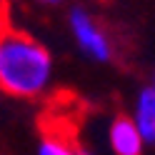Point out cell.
<instances>
[{
	"label": "cell",
	"instance_id": "52a82bcc",
	"mask_svg": "<svg viewBox=\"0 0 155 155\" xmlns=\"http://www.w3.org/2000/svg\"><path fill=\"white\" fill-rule=\"evenodd\" d=\"M75 155H93L88 148H83V145H78V148H75Z\"/></svg>",
	"mask_w": 155,
	"mask_h": 155
},
{
	"label": "cell",
	"instance_id": "9c48e42d",
	"mask_svg": "<svg viewBox=\"0 0 155 155\" xmlns=\"http://www.w3.org/2000/svg\"><path fill=\"white\" fill-rule=\"evenodd\" d=\"M148 88H150V90H153V93H155V70H153V83H150V85H148Z\"/></svg>",
	"mask_w": 155,
	"mask_h": 155
},
{
	"label": "cell",
	"instance_id": "3957f363",
	"mask_svg": "<svg viewBox=\"0 0 155 155\" xmlns=\"http://www.w3.org/2000/svg\"><path fill=\"white\" fill-rule=\"evenodd\" d=\"M108 143L115 155H143L145 150V140L140 138V130L135 128L130 115H118L110 123Z\"/></svg>",
	"mask_w": 155,
	"mask_h": 155
},
{
	"label": "cell",
	"instance_id": "ba28073f",
	"mask_svg": "<svg viewBox=\"0 0 155 155\" xmlns=\"http://www.w3.org/2000/svg\"><path fill=\"white\" fill-rule=\"evenodd\" d=\"M38 3H43V5H60L63 0H38Z\"/></svg>",
	"mask_w": 155,
	"mask_h": 155
},
{
	"label": "cell",
	"instance_id": "8992f818",
	"mask_svg": "<svg viewBox=\"0 0 155 155\" xmlns=\"http://www.w3.org/2000/svg\"><path fill=\"white\" fill-rule=\"evenodd\" d=\"M5 28V0H0V30Z\"/></svg>",
	"mask_w": 155,
	"mask_h": 155
},
{
	"label": "cell",
	"instance_id": "277c9868",
	"mask_svg": "<svg viewBox=\"0 0 155 155\" xmlns=\"http://www.w3.org/2000/svg\"><path fill=\"white\" fill-rule=\"evenodd\" d=\"M133 123L140 130V138L145 145L155 143V93L150 88H143L135 98V110H133Z\"/></svg>",
	"mask_w": 155,
	"mask_h": 155
},
{
	"label": "cell",
	"instance_id": "5b68a950",
	"mask_svg": "<svg viewBox=\"0 0 155 155\" xmlns=\"http://www.w3.org/2000/svg\"><path fill=\"white\" fill-rule=\"evenodd\" d=\"M75 148L78 145H73L60 130H55L43 135L40 145H38V155H75Z\"/></svg>",
	"mask_w": 155,
	"mask_h": 155
},
{
	"label": "cell",
	"instance_id": "7a4b0ae2",
	"mask_svg": "<svg viewBox=\"0 0 155 155\" xmlns=\"http://www.w3.org/2000/svg\"><path fill=\"white\" fill-rule=\"evenodd\" d=\"M68 25H70V33L75 38L78 48L95 63H108L113 58V45L110 38L103 28L95 23V18L85 10V8L75 5L68 13Z\"/></svg>",
	"mask_w": 155,
	"mask_h": 155
},
{
	"label": "cell",
	"instance_id": "6da1fadb",
	"mask_svg": "<svg viewBox=\"0 0 155 155\" xmlns=\"http://www.w3.org/2000/svg\"><path fill=\"white\" fill-rule=\"evenodd\" d=\"M53 80V55L33 35L0 30V90L15 98H40Z\"/></svg>",
	"mask_w": 155,
	"mask_h": 155
}]
</instances>
